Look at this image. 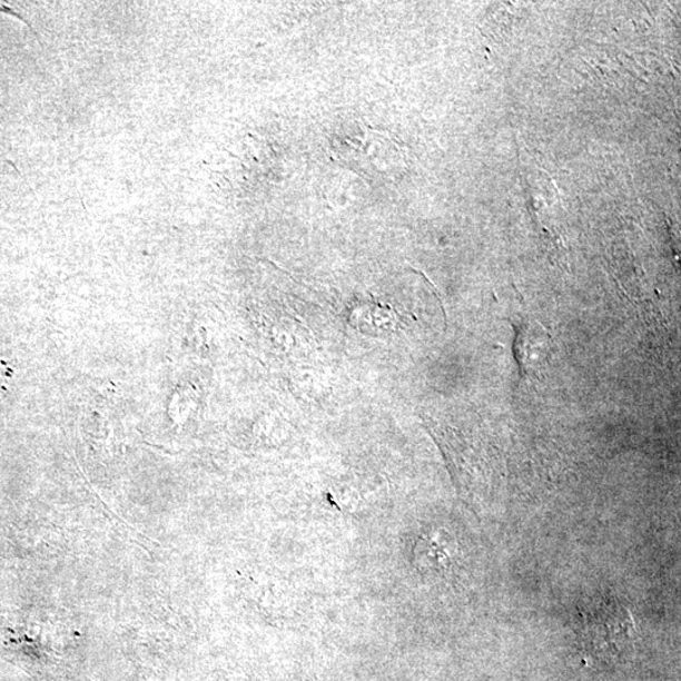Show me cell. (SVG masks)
Returning a JSON list of instances; mask_svg holds the SVG:
<instances>
[{
  "label": "cell",
  "instance_id": "cell-1",
  "mask_svg": "<svg viewBox=\"0 0 681 681\" xmlns=\"http://www.w3.org/2000/svg\"><path fill=\"white\" fill-rule=\"evenodd\" d=\"M583 620L586 651L602 661L621 658L636 635L635 622L618 601L601 600L591 603L583 613Z\"/></svg>",
  "mask_w": 681,
  "mask_h": 681
},
{
  "label": "cell",
  "instance_id": "cell-2",
  "mask_svg": "<svg viewBox=\"0 0 681 681\" xmlns=\"http://www.w3.org/2000/svg\"><path fill=\"white\" fill-rule=\"evenodd\" d=\"M514 356L523 378L541 375L551 362L554 343L547 329L535 319L524 318L514 324Z\"/></svg>",
  "mask_w": 681,
  "mask_h": 681
}]
</instances>
